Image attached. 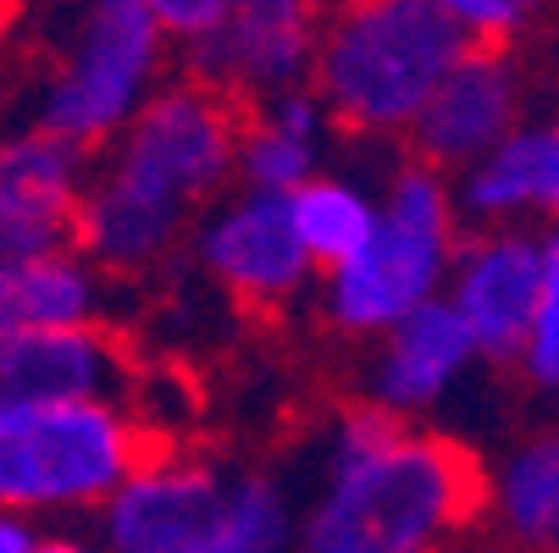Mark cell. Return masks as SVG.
Returning <instances> with one entry per match:
<instances>
[{
    "label": "cell",
    "instance_id": "cell-12",
    "mask_svg": "<svg viewBox=\"0 0 559 553\" xmlns=\"http://www.w3.org/2000/svg\"><path fill=\"white\" fill-rule=\"evenodd\" d=\"M133 387L128 354L106 333H23L0 338V410L100 399L122 405Z\"/></svg>",
    "mask_w": 559,
    "mask_h": 553
},
{
    "label": "cell",
    "instance_id": "cell-21",
    "mask_svg": "<svg viewBox=\"0 0 559 553\" xmlns=\"http://www.w3.org/2000/svg\"><path fill=\"white\" fill-rule=\"evenodd\" d=\"M515 365L537 399L559 405V227L543 232V299H537L532 333Z\"/></svg>",
    "mask_w": 559,
    "mask_h": 553
},
{
    "label": "cell",
    "instance_id": "cell-24",
    "mask_svg": "<svg viewBox=\"0 0 559 553\" xmlns=\"http://www.w3.org/2000/svg\"><path fill=\"white\" fill-rule=\"evenodd\" d=\"M233 12V0H150V17L162 28L167 45H194L205 34H216Z\"/></svg>",
    "mask_w": 559,
    "mask_h": 553
},
{
    "label": "cell",
    "instance_id": "cell-10",
    "mask_svg": "<svg viewBox=\"0 0 559 553\" xmlns=\"http://www.w3.org/2000/svg\"><path fill=\"white\" fill-rule=\"evenodd\" d=\"M521 122V72L499 50H465L405 133L411 161L432 167L438 178L465 172L483 155H493Z\"/></svg>",
    "mask_w": 559,
    "mask_h": 553
},
{
    "label": "cell",
    "instance_id": "cell-5",
    "mask_svg": "<svg viewBox=\"0 0 559 553\" xmlns=\"http://www.w3.org/2000/svg\"><path fill=\"white\" fill-rule=\"evenodd\" d=\"M144 465H155V448L122 405L67 399L0 410V504L12 509L106 504Z\"/></svg>",
    "mask_w": 559,
    "mask_h": 553
},
{
    "label": "cell",
    "instance_id": "cell-18",
    "mask_svg": "<svg viewBox=\"0 0 559 553\" xmlns=\"http://www.w3.org/2000/svg\"><path fill=\"white\" fill-rule=\"evenodd\" d=\"M288 216H294V239H299L310 272L328 277L366 250L371 227H377V194L349 178L316 172L305 189L288 194Z\"/></svg>",
    "mask_w": 559,
    "mask_h": 553
},
{
    "label": "cell",
    "instance_id": "cell-15",
    "mask_svg": "<svg viewBox=\"0 0 559 553\" xmlns=\"http://www.w3.org/2000/svg\"><path fill=\"white\" fill-rule=\"evenodd\" d=\"M111 277L84 255H56L0 277V338L23 333H100Z\"/></svg>",
    "mask_w": 559,
    "mask_h": 553
},
{
    "label": "cell",
    "instance_id": "cell-19",
    "mask_svg": "<svg viewBox=\"0 0 559 553\" xmlns=\"http://www.w3.org/2000/svg\"><path fill=\"white\" fill-rule=\"evenodd\" d=\"M90 183V149L50 133L0 144V211H78Z\"/></svg>",
    "mask_w": 559,
    "mask_h": 553
},
{
    "label": "cell",
    "instance_id": "cell-3",
    "mask_svg": "<svg viewBox=\"0 0 559 553\" xmlns=\"http://www.w3.org/2000/svg\"><path fill=\"white\" fill-rule=\"evenodd\" d=\"M465 50L443 0H371L322 23L310 95L355 139H399Z\"/></svg>",
    "mask_w": 559,
    "mask_h": 553
},
{
    "label": "cell",
    "instance_id": "cell-17",
    "mask_svg": "<svg viewBox=\"0 0 559 553\" xmlns=\"http://www.w3.org/2000/svg\"><path fill=\"white\" fill-rule=\"evenodd\" d=\"M299 542V504L277 477L245 470L227 477L216 515L167 553H294Z\"/></svg>",
    "mask_w": 559,
    "mask_h": 553
},
{
    "label": "cell",
    "instance_id": "cell-9",
    "mask_svg": "<svg viewBox=\"0 0 559 553\" xmlns=\"http://www.w3.org/2000/svg\"><path fill=\"white\" fill-rule=\"evenodd\" d=\"M200 266L245 304H283L310 282V261L294 239V216L283 194L227 189L200 232H194Z\"/></svg>",
    "mask_w": 559,
    "mask_h": 553
},
{
    "label": "cell",
    "instance_id": "cell-27",
    "mask_svg": "<svg viewBox=\"0 0 559 553\" xmlns=\"http://www.w3.org/2000/svg\"><path fill=\"white\" fill-rule=\"evenodd\" d=\"M7 17H12V12H7V7H0V23H7Z\"/></svg>",
    "mask_w": 559,
    "mask_h": 553
},
{
    "label": "cell",
    "instance_id": "cell-25",
    "mask_svg": "<svg viewBox=\"0 0 559 553\" xmlns=\"http://www.w3.org/2000/svg\"><path fill=\"white\" fill-rule=\"evenodd\" d=\"M0 553H34V531L17 515H0Z\"/></svg>",
    "mask_w": 559,
    "mask_h": 553
},
{
    "label": "cell",
    "instance_id": "cell-23",
    "mask_svg": "<svg viewBox=\"0 0 559 553\" xmlns=\"http://www.w3.org/2000/svg\"><path fill=\"white\" fill-rule=\"evenodd\" d=\"M255 122H266V128L283 133V139L316 144V149H322V139H328V111H322V100H316L310 89H288V95L261 100V106H255Z\"/></svg>",
    "mask_w": 559,
    "mask_h": 553
},
{
    "label": "cell",
    "instance_id": "cell-16",
    "mask_svg": "<svg viewBox=\"0 0 559 553\" xmlns=\"http://www.w3.org/2000/svg\"><path fill=\"white\" fill-rule=\"evenodd\" d=\"M483 509H493V526L526 548L554 553L559 548V437L537 432L515 443L493 477H483Z\"/></svg>",
    "mask_w": 559,
    "mask_h": 553
},
{
    "label": "cell",
    "instance_id": "cell-11",
    "mask_svg": "<svg viewBox=\"0 0 559 553\" xmlns=\"http://www.w3.org/2000/svg\"><path fill=\"white\" fill-rule=\"evenodd\" d=\"M471 365H476V349L460 327V315L443 299H432L382 333V344L366 365V405L393 421H411V416L443 405L454 382H465Z\"/></svg>",
    "mask_w": 559,
    "mask_h": 553
},
{
    "label": "cell",
    "instance_id": "cell-20",
    "mask_svg": "<svg viewBox=\"0 0 559 553\" xmlns=\"http://www.w3.org/2000/svg\"><path fill=\"white\" fill-rule=\"evenodd\" d=\"M316 167H322V149L316 144H299V139H283L272 133L266 122H245L238 128V155H233V172L245 178V189L255 194H294L316 178Z\"/></svg>",
    "mask_w": 559,
    "mask_h": 553
},
{
    "label": "cell",
    "instance_id": "cell-8",
    "mask_svg": "<svg viewBox=\"0 0 559 553\" xmlns=\"http://www.w3.org/2000/svg\"><path fill=\"white\" fill-rule=\"evenodd\" d=\"M316 39H322V23H316L310 7H294V0H245L233 7L227 23L194 45H183V67L189 84L222 95L227 106L238 100H272L288 89H310L316 72Z\"/></svg>",
    "mask_w": 559,
    "mask_h": 553
},
{
    "label": "cell",
    "instance_id": "cell-1",
    "mask_svg": "<svg viewBox=\"0 0 559 553\" xmlns=\"http://www.w3.org/2000/svg\"><path fill=\"white\" fill-rule=\"evenodd\" d=\"M238 106L211 89L173 84L106 144L78 200V255L106 277L155 266L205 200H222L238 155Z\"/></svg>",
    "mask_w": 559,
    "mask_h": 553
},
{
    "label": "cell",
    "instance_id": "cell-4",
    "mask_svg": "<svg viewBox=\"0 0 559 553\" xmlns=\"http://www.w3.org/2000/svg\"><path fill=\"white\" fill-rule=\"evenodd\" d=\"M460 244V221L449 178L421 161H399L377 194V227L355 261L322 277V310L349 338H382L421 304L443 299L449 261Z\"/></svg>",
    "mask_w": 559,
    "mask_h": 553
},
{
    "label": "cell",
    "instance_id": "cell-26",
    "mask_svg": "<svg viewBox=\"0 0 559 553\" xmlns=\"http://www.w3.org/2000/svg\"><path fill=\"white\" fill-rule=\"evenodd\" d=\"M34 553H90V548H78V542H34Z\"/></svg>",
    "mask_w": 559,
    "mask_h": 553
},
{
    "label": "cell",
    "instance_id": "cell-13",
    "mask_svg": "<svg viewBox=\"0 0 559 553\" xmlns=\"http://www.w3.org/2000/svg\"><path fill=\"white\" fill-rule=\"evenodd\" d=\"M454 221L460 227H515L526 216L559 221V117L554 122H521L493 155L465 167L449 183Z\"/></svg>",
    "mask_w": 559,
    "mask_h": 553
},
{
    "label": "cell",
    "instance_id": "cell-14",
    "mask_svg": "<svg viewBox=\"0 0 559 553\" xmlns=\"http://www.w3.org/2000/svg\"><path fill=\"white\" fill-rule=\"evenodd\" d=\"M227 477L211 465H144L128 477L100 509H106V553H167L183 537H194L216 504Z\"/></svg>",
    "mask_w": 559,
    "mask_h": 553
},
{
    "label": "cell",
    "instance_id": "cell-7",
    "mask_svg": "<svg viewBox=\"0 0 559 553\" xmlns=\"http://www.w3.org/2000/svg\"><path fill=\"white\" fill-rule=\"evenodd\" d=\"M537 299H543V232L532 227L460 232L443 304L460 315L476 360L515 365L532 333Z\"/></svg>",
    "mask_w": 559,
    "mask_h": 553
},
{
    "label": "cell",
    "instance_id": "cell-6",
    "mask_svg": "<svg viewBox=\"0 0 559 553\" xmlns=\"http://www.w3.org/2000/svg\"><path fill=\"white\" fill-rule=\"evenodd\" d=\"M72 34L39 95V128L78 149L111 144L162 89L167 39L150 17V0H106L67 12Z\"/></svg>",
    "mask_w": 559,
    "mask_h": 553
},
{
    "label": "cell",
    "instance_id": "cell-22",
    "mask_svg": "<svg viewBox=\"0 0 559 553\" xmlns=\"http://www.w3.org/2000/svg\"><path fill=\"white\" fill-rule=\"evenodd\" d=\"M443 12L471 39V50H499V39L526 17L521 0H443Z\"/></svg>",
    "mask_w": 559,
    "mask_h": 553
},
{
    "label": "cell",
    "instance_id": "cell-2",
    "mask_svg": "<svg viewBox=\"0 0 559 553\" xmlns=\"http://www.w3.org/2000/svg\"><path fill=\"white\" fill-rule=\"evenodd\" d=\"M483 509V470L454 437L355 405L328 448V482L294 553H443Z\"/></svg>",
    "mask_w": 559,
    "mask_h": 553
}]
</instances>
